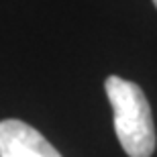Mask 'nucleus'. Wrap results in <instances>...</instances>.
<instances>
[{"mask_svg": "<svg viewBox=\"0 0 157 157\" xmlns=\"http://www.w3.org/2000/svg\"><path fill=\"white\" fill-rule=\"evenodd\" d=\"M0 157H61V153L18 118L0 121Z\"/></svg>", "mask_w": 157, "mask_h": 157, "instance_id": "obj_2", "label": "nucleus"}, {"mask_svg": "<svg viewBox=\"0 0 157 157\" xmlns=\"http://www.w3.org/2000/svg\"><path fill=\"white\" fill-rule=\"evenodd\" d=\"M104 90L114 114V131L124 153L128 157H151L157 137L145 92L135 82L118 76L106 78Z\"/></svg>", "mask_w": 157, "mask_h": 157, "instance_id": "obj_1", "label": "nucleus"}, {"mask_svg": "<svg viewBox=\"0 0 157 157\" xmlns=\"http://www.w3.org/2000/svg\"><path fill=\"white\" fill-rule=\"evenodd\" d=\"M153 4H155V8H157V0H153Z\"/></svg>", "mask_w": 157, "mask_h": 157, "instance_id": "obj_3", "label": "nucleus"}]
</instances>
